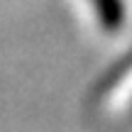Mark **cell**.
I'll list each match as a JSON object with an SVG mask.
<instances>
[{
	"instance_id": "cell-1",
	"label": "cell",
	"mask_w": 132,
	"mask_h": 132,
	"mask_svg": "<svg viewBox=\"0 0 132 132\" xmlns=\"http://www.w3.org/2000/svg\"><path fill=\"white\" fill-rule=\"evenodd\" d=\"M98 5V12H100V20H103L105 27H120L122 22V3L120 0H95Z\"/></svg>"
}]
</instances>
